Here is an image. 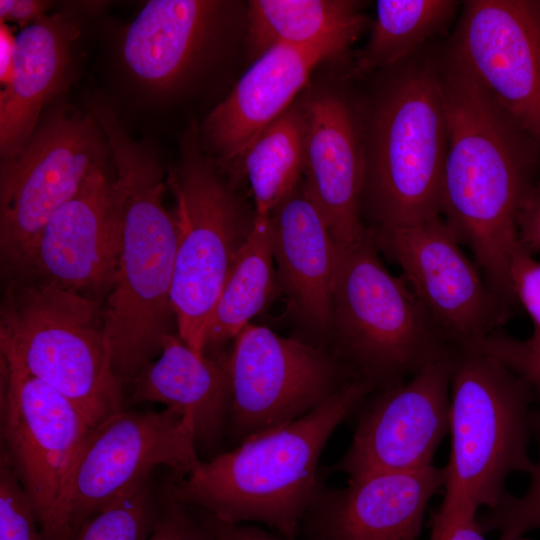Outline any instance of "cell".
<instances>
[{
    "instance_id": "30bf717a",
    "label": "cell",
    "mask_w": 540,
    "mask_h": 540,
    "mask_svg": "<svg viewBox=\"0 0 540 540\" xmlns=\"http://www.w3.org/2000/svg\"><path fill=\"white\" fill-rule=\"evenodd\" d=\"M1 353V454L47 540H71L75 467L91 427L62 394Z\"/></svg>"
},
{
    "instance_id": "d6986e66",
    "label": "cell",
    "mask_w": 540,
    "mask_h": 540,
    "mask_svg": "<svg viewBox=\"0 0 540 540\" xmlns=\"http://www.w3.org/2000/svg\"><path fill=\"white\" fill-rule=\"evenodd\" d=\"M444 482V468L432 465L351 478L344 488L320 486L300 531L305 540H418L427 505Z\"/></svg>"
},
{
    "instance_id": "7c38bea8",
    "label": "cell",
    "mask_w": 540,
    "mask_h": 540,
    "mask_svg": "<svg viewBox=\"0 0 540 540\" xmlns=\"http://www.w3.org/2000/svg\"><path fill=\"white\" fill-rule=\"evenodd\" d=\"M201 463L188 416L168 408H125L110 416L91 429L75 467L68 511L72 538L88 518L152 477L156 468L183 478Z\"/></svg>"
},
{
    "instance_id": "6da1fadb",
    "label": "cell",
    "mask_w": 540,
    "mask_h": 540,
    "mask_svg": "<svg viewBox=\"0 0 540 540\" xmlns=\"http://www.w3.org/2000/svg\"><path fill=\"white\" fill-rule=\"evenodd\" d=\"M439 70L448 124L442 214L509 310L517 304L510 281L512 256L521 246L517 219L535 183L540 147L448 47Z\"/></svg>"
},
{
    "instance_id": "f546056e",
    "label": "cell",
    "mask_w": 540,
    "mask_h": 540,
    "mask_svg": "<svg viewBox=\"0 0 540 540\" xmlns=\"http://www.w3.org/2000/svg\"><path fill=\"white\" fill-rule=\"evenodd\" d=\"M0 540H47L19 481L2 454Z\"/></svg>"
},
{
    "instance_id": "8fae6325",
    "label": "cell",
    "mask_w": 540,
    "mask_h": 540,
    "mask_svg": "<svg viewBox=\"0 0 540 540\" xmlns=\"http://www.w3.org/2000/svg\"><path fill=\"white\" fill-rule=\"evenodd\" d=\"M228 366L226 439L236 446L309 414L358 377L323 347L251 323L233 340Z\"/></svg>"
},
{
    "instance_id": "9a60e30c",
    "label": "cell",
    "mask_w": 540,
    "mask_h": 540,
    "mask_svg": "<svg viewBox=\"0 0 540 540\" xmlns=\"http://www.w3.org/2000/svg\"><path fill=\"white\" fill-rule=\"evenodd\" d=\"M448 48L540 147V1L470 0Z\"/></svg>"
},
{
    "instance_id": "83f0119b",
    "label": "cell",
    "mask_w": 540,
    "mask_h": 540,
    "mask_svg": "<svg viewBox=\"0 0 540 540\" xmlns=\"http://www.w3.org/2000/svg\"><path fill=\"white\" fill-rule=\"evenodd\" d=\"M160 507L158 488L150 477L88 518L72 540H149Z\"/></svg>"
},
{
    "instance_id": "d6a6232c",
    "label": "cell",
    "mask_w": 540,
    "mask_h": 540,
    "mask_svg": "<svg viewBox=\"0 0 540 540\" xmlns=\"http://www.w3.org/2000/svg\"><path fill=\"white\" fill-rule=\"evenodd\" d=\"M160 501L159 517L149 540H211L191 507Z\"/></svg>"
},
{
    "instance_id": "ba28073f",
    "label": "cell",
    "mask_w": 540,
    "mask_h": 540,
    "mask_svg": "<svg viewBox=\"0 0 540 540\" xmlns=\"http://www.w3.org/2000/svg\"><path fill=\"white\" fill-rule=\"evenodd\" d=\"M198 126L190 124L178 164L166 184L175 206L177 246L171 305L179 337L204 354L207 327L238 253L248 239L255 210L201 149Z\"/></svg>"
},
{
    "instance_id": "5b68a950",
    "label": "cell",
    "mask_w": 540,
    "mask_h": 540,
    "mask_svg": "<svg viewBox=\"0 0 540 540\" xmlns=\"http://www.w3.org/2000/svg\"><path fill=\"white\" fill-rule=\"evenodd\" d=\"M0 351L67 398L91 429L125 409L95 299L32 279L6 281Z\"/></svg>"
},
{
    "instance_id": "603a6c76",
    "label": "cell",
    "mask_w": 540,
    "mask_h": 540,
    "mask_svg": "<svg viewBox=\"0 0 540 540\" xmlns=\"http://www.w3.org/2000/svg\"><path fill=\"white\" fill-rule=\"evenodd\" d=\"M78 34L76 23L57 13L16 36L12 77L0 93L1 159L16 156L30 140L42 108L63 83Z\"/></svg>"
},
{
    "instance_id": "d590c367",
    "label": "cell",
    "mask_w": 540,
    "mask_h": 540,
    "mask_svg": "<svg viewBox=\"0 0 540 540\" xmlns=\"http://www.w3.org/2000/svg\"><path fill=\"white\" fill-rule=\"evenodd\" d=\"M521 245L529 252H540V181L533 184L524 198L517 219Z\"/></svg>"
},
{
    "instance_id": "f1b7e54d",
    "label": "cell",
    "mask_w": 540,
    "mask_h": 540,
    "mask_svg": "<svg viewBox=\"0 0 540 540\" xmlns=\"http://www.w3.org/2000/svg\"><path fill=\"white\" fill-rule=\"evenodd\" d=\"M531 433L539 447V460L535 463L527 492L520 496L506 494L493 508L478 516L481 531L498 532V540H524L523 536L540 529V409L532 410Z\"/></svg>"
},
{
    "instance_id": "1f68e13d",
    "label": "cell",
    "mask_w": 540,
    "mask_h": 540,
    "mask_svg": "<svg viewBox=\"0 0 540 540\" xmlns=\"http://www.w3.org/2000/svg\"><path fill=\"white\" fill-rule=\"evenodd\" d=\"M510 281L517 301L533 322L534 330L529 339L540 342V262L522 245L512 256Z\"/></svg>"
},
{
    "instance_id": "e0dca14e",
    "label": "cell",
    "mask_w": 540,
    "mask_h": 540,
    "mask_svg": "<svg viewBox=\"0 0 540 540\" xmlns=\"http://www.w3.org/2000/svg\"><path fill=\"white\" fill-rule=\"evenodd\" d=\"M357 38L337 35L305 45L279 44L257 57L202 125L219 166L233 178L249 147L293 104L314 69L343 55Z\"/></svg>"
},
{
    "instance_id": "4fadbf2b",
    "label": "cell",
    "mask_w": 540,
    "mask_h": 540,
    "mask_svg": "<svg viewBox=\"0 0 540 540\" xmlns=\"http://www.w3.org/2000/svg\"><path fill=\"white\" fill-rule=\"evenodd\" d=\"M379 250L455 345H470L502 324L481 271L441 216L407 226L371 228Z\"/></svg>"
},
{
    "instance_id": "ac0fdd59",
    "label": "cell",
    "mask_w": 540,
    "mask_h": 540,
    "mask_svg": "<svg viewBox=\"0 0 540 540\" xmlns=\"http://www.w3.org/2000/svg\"><path fill=\"white\" fill-rule=\"evenodd\" d=\"M305 116L302 185L337 244L360 240L364 158L361 116L340 92L316 91L302 101Z\"/></svg>"
},
{
    "instance_id": "9c48e42d",
    "label": "cell",
    "mask_w": 540,
    "mask_h": 540,
    "mask_svg": "<svg viewBox=\"0 0 540 540\" xmlns=\"http://www.w3.org/2000/svg\"><path fill=\"white\" fill-rule=\"evenodd\" d=\"M111 157L105 133L88 109L59 104L28 143L0 165V263L6 281L20 278L48 219Z\"/></svg>"
},
{
    "instance_id": "ffe728a7",
    "label": "cell",
    "mask_w": 540,
    "mask_h": 540,
    "mask_svg": "<svg viewBox=\"0 0 540 540\" xmlns=\"http://www.w3.org/2000/svg\"><path fill=\"white\" fill-rule=\"evenodd\" d=\"M270 232L279 290L291 315L312 337L329 339L338 244L302 180L270 214Z\"/></svg>"
},
{
    "instance_id": "8d00e7d4",
    "label": "cell",
    "mask_w": 540,
    "mask_h": 540,
    "mask_svg": "<svg viewBox=\"0 0 540 540\" xmlns=\"http://www.w3.org/2000/svg\"><path fill=\"white\" fill-rule=\"evenodd\" d=\"M50 2L41 0H1L0 22H15L23 28L46 16Z\"/></svg>"
},
{
    "instance_id": "277c9868",
    "label": "cell",
    "mask_w": 540,
    "mask_h": 540,
    "mask_svg": "<svg viewBox=\"0 0 540 540\" xmlns=\"http://www.w3.org/2000/svg\"><path fill=\"white\" fill-rule=\"evenodd\" d=\"M361 117L362 216L397 227L441 216L448 124L439 57L391 67Z\"/></svg>"
},
{
    "instance_id": "d4e9b609",
    "label": "cell",
    "mask_w": 540,
    "mask_h": 540,
    "mask_svg": "<svg viewBox=\"0 0 540 540\" xmlns=\"http://www.w3.org/2000/svg\"><path fill=\"white\" fill-rule=\"evenodd\" d=\"M247 35L256 59L279 44L305 45L337 35L359 36L366 19L351 0H253Z\"/></svg>"
},
{
    "instance_id": "3957f363",
    "label": "cell",
    "mask_w": 540,
    "mask_h": 540,
    "mask_svg": "<svg viewBox=\"0 0 540 540\" xmlns=\"http://www.w3.org/2000/svg\"><path fill=\"white\" fill-rule=\"evenodd\" d=\"M357 377L309 414L222 452L158 488L161 500L229 523H261L289 538L300 532L320 485L317 466L333 431L373 391Z\"/></svg>"
},
{
    "instance_id": "7402d4cb",
    "label": "cell",
    "mask_w": 540,
    "mask_h": 540,
    "mask_svg": "<svg viewBox=\"0 0 540 540\" xmlns=\"http://www.w3.org/2000/svg\"><path fill=\"white\" fill-rule=\"evenodd\" d=\"M212 0L148 1L126 30L122 55L132 74L157 90L182 83L221 33L227 5Z\"/></svg>"
},
{
    "instance_id": "cb8c5ba5",
    "label": "cell",
    "mask_w": 540,
    "mask_h": 540,
    "mask_svg": "<svg viewBox=\"0 0 540 540\" xmlns=\"http://www.w3.org/2000/svg\"><path fill=\"white\" fill-rule=\"evenodd\" d=\"M278 293L270 215L255 214L253 229L238 253L211 315L204 354H223L218 350L234 340Z\"/></svg>"
},
{
    "instance_id": "2e32d148",
    "label": "cell",
    "mask_w": 540,
    "mask_h": 540,
    "mask_svg": "<svg viewBox=\"0 0 540 540\" xmlns=\"http://www.w3.org/2000/svg\"><path fill=\"white\" fill-rule=\"evenodd\" d=\"M112 179L107 162L91 171L77 193L48 219L18 279L92 299L110 292L119 247Z\"/></svg>"
},
{
    "instance_id": "e575fe53",
    "label": "cell",
    "mask_w": 540,
    "mask_h": 540,
    "mask_svg": "<svg viewBox=\"0 0 540 540\" xmlns=\"http://www.w3.org/2000/svg\"><path fill=\"white\" fill-rule=\"evenodd\" d=\"M191 508L211 540H297L259 526L225 522L206 511Z\"/></svg>"
},
{
    "instance_id": "8992f818",
    "label": "cell",
    "mask_w": 540,
    "mask_h": 540,
    "mask_svg": "<svg viewBox=\"0 0 540 540\" xmlns=\"http://www.w3.org/2000/svg\"><path fill=\"white\" fill-rule=\"evenodd\" d=\"M332 353L377 389L401 383L453 344L405 279L381 262L368 227L339 245L333 286Z\"/></svg>"
},
{
    "instance_id": "7a4b0ae2",
    "label": "cell",
    "mask_w": 540,
    "mask_h": 540,
    "mask_svg": "<svg viewBox=\"0 0 540 540\" xmlns=\"http://www.w3.org/2000/svg\"><path fill=\"white\" fill-rule=\"evenodd\" d=\"M89 110L105 133L115 168L119 247L103 321L113 368L124 386L159 355L171 333L177 229L164 205L167 184L156 156L130 137L107 103L93 99Z\"/></svg>"
},
{
    "instance_id": "836d02e7",
    "label": "cell",
    "mask_w": 540,
    "mask_h": 540,
    "mask_svg": "<svg viewBox=\"0 0 540 540\" xmlns=\"http://www.w3.org/2000/svg\"><path fill=\"white\" fill-rule=\"evenodd\" d=\"M429 540H486L477 512L443 503L432 515Z\"/></svg>"
},
{
    "instance_id": "52a82bcc",
    "label": "cell",
    "mask_w": 540,
    "mask_h": 540,
    "mask_svg": "<svg viewBox=\"0 0 540 540\" xmlns=\"http://www.w3.org/2000/svg\"><path fill=\"white\" fill-rule=\"evenodd\" d=\"M530 385L502 362L472 345L451 356L449 433L443 503L478 512L507 494L513 472L531 473Z\"/></svg>"
},
{
    "instance_id": "4316f807",
    "label": "cell",
    "mask_w": 540,
    "mask_h": 540,
    "mask_svg": "<svg viewBox=\"0 0 540 540\" xmlns=\"http://www.w3.org/2000/svg\"><path fill=\"white\" fill-rule=\"evenodd\" d=\"M459 2L452 0H379L369 40L356 70L389 69L414 56L452 21Z\"/></svg>"
},
{
    "instance_id": "484cf974",
    "label": "cell",
    "mask_w": 540,
    "mask_h": 540,
    "mask_svg": "<svg viewBox=\"0 0 540 540\" xmlns=\"http://www.w3.org/2000/svg\"><path fill=\"white\" fill-rule=\"evenodd\" d=\"M305 116L292 104L249 147L234 177L247 176L257 215H270L302 180ZM235 185V184H234Z\"/></svg>"
},
{
    "instance_id": "74e56055",
    "label": "cell",
    "mask_w": 540,
    "mask_h": 540,
    "mask_svg": "<svg viewBox=\"0 0 540 540\" xmlns=\"http://www.w3.org/2000/svg\"><path fill=\"white\" fill-rule=\"evenodd\" d=\"M16 36H13L6 23L0 22V82L6 86L13 73L16 50Z\"/></svg>"
},
{
    "instance_id": "4dcf8cb0",
    "label": "cell",
    "mask_w": 540,
    "mask_h": 540,
    "mask_svg": "<svg viewBox=\"0 0 540 540\" xmlns=\"http://www.w3.org/2000/svg\"><path fill=\"white\" fill-rule=\"evenodd\" d=\"M471 345L495 357L523 378L540 402V342L518 340L496 330Z\"/></svg>"
},
{
    "instance_id": "44dd1931",
    "label": "cell",
    "mask_w": 540,
    "mask_h": 540,
    "mask_svg": "<svg viewBox=\"0 0 540 540\" xmlns=\"http://www.w3.org/2000/svg\"><path fill=\"white\" fill-rule=\"evenodd\" d=\"M129 404L156 402L188 416L199 455L220 454L232 400L228 353L199 354L180 337L165 336L157 358L130 383Z\"/></svg>"
},
{
    "instance_id": "5bb4252c",
    "label": "cell",
    "mask_w": 540,
    "mask_h": 540,
    "mask_svg": "<svg viewBox=\"0 0 540 540\" xmlns=\"http://www.w3.org/2000/svg\"><path fill=\"white\" fill-rule=\"evenodd\" d=\"M455 347V346H454ZM451 351L408 381L379 389L362 409L334 469L351 478L432 466L449 433Z\"/></svg>"
}]
</instances>
